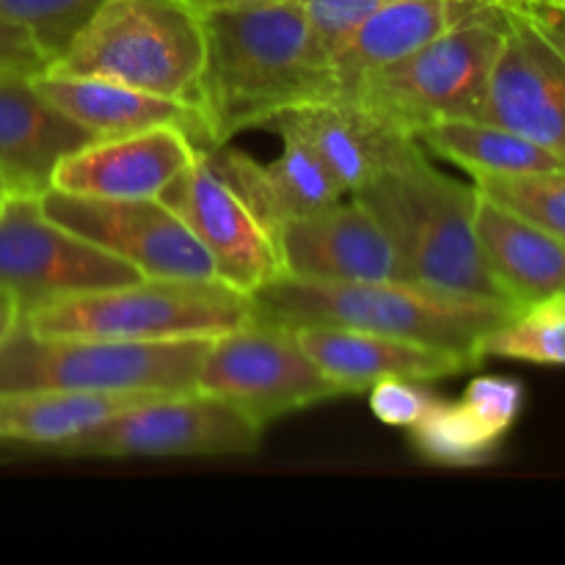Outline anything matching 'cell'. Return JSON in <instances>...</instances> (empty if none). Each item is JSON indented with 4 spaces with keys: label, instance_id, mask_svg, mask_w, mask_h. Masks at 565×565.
<instances>
[{
    "label": "cell",
    "instance_id": "6",
    "mask_svg": "<svg viewBox=\"0 0 565 565\" xmlns=\"http://www.w3.org/2000/svg\"><path fill=\"white\" fill-rule=\"evenodd\" d=\"M210 340L132 342L44 337L25 320L0 340V392H158L196 390Z\"/></svg>",
    "mask_w": 565,
    "mask_h": 565
},
{
    "label": "cell",
    "instance_id": "5",
    "mask_svg": "<svg viewBox=\"0 0 565 565\" xmlns=\"http://www.w3.org/2000/svg\"><path fill=\"white\" fill-rule=\"evenodd\" d=\"M505 28V6L489 0L406 58L373 72L351 99L412 138L447 119H478Z\"/></svg>",
    "mask_w": 565,
    "mask_h": 565
},
{
    "label": "cell",
    "instance_id": "14",
    "mask_svg": "<svg viewBox=\"0 0 565 565\" xmlns=\"http://www.w3.org/2000/svg\"><path fill=\"white\" fill-rule=\"evenodd\" d=\"M281 274L309 281H408L395 243L359 202L285 221L274 235Z\"/></svg>",
    "mask_w": 565,
    "mask_h": 565
},
{
    "label": "cell",
    "instance_id": "29",
    "mask_svg": "<svg viewBox=\"0 0 565 565\" xmlns=\"http://www.w3.org/2000/svg\"><path fill=\"white\" fill-rule=\"evenodd\" d=\"M298 3L320 47L334 55L353 36V31L390 0H298Z\"/></svg>",
    "mask_w": 565,
    "mask_h": 565
},
{
    "label": "cell",
    "instance_id": "30",
    "mask_svg": "<svg viewBox=\"0 0 565 565\" xmlns=\"http://www.w3.org/2000/svg\"><path fill=\"white\" fill-rule=\"evenodd\" d=\"M461 401L494 434L505 436L519 419V412H522L524 390L516 379H508V375H480V379L469 381Z\"/></svg>",
    "mask_w": 565,
    "mask_h": 565
},
{
    "label": "cell",
    "instance_id": "7",
    "mask_svg": "<svg viewBox=\"0 0 565 565\" xmlns=\"http://www.w3.org/2000/svg\"><path fill=\"white\" fill-rule=\"evenodd\" d=\"M252 318V296L221 279H138L61 298L22 315L44 337L132 342L215 340Z\"/></svg>",
    "mask_w": 565,
    "mask_h": 565
},
{
    "label": "cell",
    "instance_id": "18",
    "mask_svg": "<svg viewBox=\"0 0 565 565\" xmlns=\"http://www.w3.org/2000/svg\"><path fill=\"white\" fill-rule=\"evenodd\" d=\"M292 334L298 345L315 359V364L345 390V395L370 390L384 379L428 384L475 367L458 353L419 345L401 337L373 334V331L342 329V326H298Z\"/></svg>",
    "mask_w": 565,
    "mask_h": 565
},
{
    "label": "cell",
    "instance_id": "26",
    "mask_svg": "<svg viewBox=\"0 0 565 565\" xmlns=\"http://www.w3.org/2000/svg\"><path fill=\"white\" fill-rule=\"evenodd\" d=\"M483 359H516L533 364H565V290L519 309L480 340Z\"/></svg>",
    "mask_w": 565,
    "mask_h": 565
},
{
    "label": "cell",
    "instance_id": "28",
    "mask_svg": "<svg viewBox=\"0 0 565 565\" xmlns=\"http://www.w3.org/2000/svg\"><path fill=\"white\" fill-rule=\"evenodd\" d=\"M105 0H0V17L25 28L50 64Z\"/></svg>",
    "mask_w": 565,
    "mask_h": 565
},
{
    "label": "cell",
    "instance_id": "8",
    "mask_svg": "<svg viewBox=\"0 0 565 565\" xmlns=\"http://www.w3.org/2000/svg\"><path fill=\"white\" fill-rule=\"evenodd\" d=\"M263 425L221 397L193 390L160 395L103 419L50 452L70 458L248 456Z\"/></svg>",
    "mask_w": 565,
    "mask_h": 565
},
{
    "label": "cell",
    "instance_id": "35",
    "mask_svg": "<svg viewBox=\"0 0 565 565\" xmlns=\"http://www.w3.org/2000/svg\"><path fill=\"white\" fill-rule=\"evenodd\" d=\"M527 9L546 11V14H550L552 20L561 22V25L565 28V0H552V3H546V6H527Z\"/></svg>",
    "mask_w": 565,
    "mask_h": 565
},
{
    "label": "cell",
    "instance_id": "33",
    "mask_svg": "<svg viewBox=\"0 0 565 565\" xmlns=\"http://www.w3.org/2000/svg\"><path fill=\"white\" fill-rule=\"evenodd\" d=\"M191 6L196 14H207V11L218 9H241V6H259V3H276V0H182Z\"/></svg>",
    "mask_w": 565,
    "mask_h": 565
},
{
    "label": "cell",
    "instance_id": "16",
    "mask_svg": "<svg viewBox=\"0 0 565 565\" xmlns=\"http://www.w3.org/2000/svg\"><path fill=\"white\" fill-rule=\"evenodd\" d=\"M199 158L191 138L177 127L99 138L66 154L50 188L99 199H158L160 191Z\"/></svg>",
    "mask_w": 565,
    "mask_h": 565
},
{
    "label": "cell",
    "instance_id": "10",
    "mask_svg": "<svg viewBox=\"0 0 565 565\" xmlns=\"http://www.w3.org/2000/svg\"><path fill=\"white\" fill-rule=\"evenodd\" d=\"M143 279L130 263L42 213L39 193H9L0 210V287L22 315L61 298Z\"/></svg>",
    "mask_w": 565,
    "mask_h": 565
},
{
    "label": "cell",
    "instance_id": "1",
    "mask_svg": "<svg viewBox=\"0 0 565 565\" xmlns=\"http://www.w3.org/2000/svg\"><path fill=\"white\" fill-rule=\"evenodd\" d=\"M202 25L196 108L213 147L285 110L340 99L331 55L312 36L298 0L207 11Z\"/></svg>",
    "mask_w": 565,
    "mask_h": 565
},
{
    "label": "cell",
    "instance_id": "19",
    "mask_svg": "<svg viewBox=\"0 0 565 565\" xmlns=\"http://www.w3.org/2000/svg\"><path fill=\"white\" fill-rule=\"evenodd\" d=\"M39 92L70 119L97 132L99 138L127 136V132L152 130V127H177L185 132L199 152L210 149V132L196 105L180 99L141 92L125 83L99 81V77L42 75L33 77Z\"/></svg>",
    "mask_w": 565,
    "mask_h": 565
},
{
    "label": "cell",
    "instance_id": "31",
    "mask_svg": "<svg viewBox=\"0 0 565 565\" xmlns=\"http://www.w3.org/2000/svg\"><path fill=\"white\" fill-rule=\"evenodd\" d=\"M439 401L423 386V381L384 379L370 386V412L392 428H414Z\"/></svg>",
    "mask_w": 565,
    "mask_h": 565
},
{
    "label": "cell",
    "instance_id": "34",
    "mask_svg": "<svg viewBox=\"0 0 565 565\" xmlns=\"http://www.w3.org/2000/svg\"><path fill=\"white\" fill-rule=\"evenodd\" d=\"M17 320H20V307H17L14 296L0 287V340H3L11 329H14Z\"/></svg>",
    "mask_w": 565,
    "mask_h": 565
},
{
    "label": "cell",
    "instance_id": "9",
    "mask_svg": "<svg viewBox=\"0 0 565 565\" xmlns=\"http://www.w3.org/2000/svg\"><path fill=\"white\" fill-rule=\"evenodd\" d=\"M196 390L232 403L263 428L285 414L345 395L298 345L292 329L254 318L210 340Z\"/></svg>",
    "mask_w": 565,
    "mask_h": 565
},
{
    "label": "cell",
    "instance_id": "17",
    "mask_svg": "<svg viewBox=\"0 0 565 565\" xmlns=\"http://www.w3.org/2000/svg\"><path fill=\"white\" fill-rule=\"evenodd\" d=\"M36 75H0V177L9 193H42L66 154L99 141L55 108L33 83Z\"/></svg>",
    "mask_w": 565,
    "mask_h": 565
},
{
    "label": "cell",
    "instance_id": "22",
    "mask_svg": "<svg viewBox=\"0 0 565 565\" xmlns=\"http://www.w3.org/2000/svg\"><path fill=\"white\" fill-rule=\"evenodd\" d=\"M475 235L491 276L516 312L565 290V243L483 193L475 210Z\"/></svg>",
    "mask_w": 565,
    "mask_h": 565
},
{
    "label": "cell",
    "instance_id": "38",
    "mask_svg": "<svg viewBox=\"0 0 565 565\" xmlns=\"http://www.w3.org/2000/svg\"><path fill=\"white\" fill-rule=\"evenodd\" d=\"M0 188H6V182H3V177H0ZM6 191H9V188H6Z\"/></svg>",
    "mask_w": 565,
    "mask_h": 565
},
{
    "label": "cell",
    "instance_id": "36",
    "mask_svg": "<svg viewBox=\"0 0 565 565\" xmlns=\"http://www.w3.org/2000/svg\"><path fill=\"white\" fill-rule=\"evenodd\" d=\"M494 3H502V6H546V3H552V0H494Z\"/></svg>",
    "mask_w": 565,
    "mask_h": 565
},
{
    "label": "cell",
    "instance_id": "21",
    "mask_svg": "<svg viewBox=\"0 0 565 565\" xmlns=\"http://www.w3.org/2000/svg\"><path fill=\"white\" fill-rule=\"evenodd\" d=\"M489 0H390L331 55L340 99H351L373 72L406 58Z\"/></svg>",
    "mask_w": 565,
    "mask_h": 565
},
{
    "label": "cell",
    "instance_id": "25",
    "mask_svg": "<svg viewBox=\"0 0 565 565\" xmlns=\"http://www.w3.org/2000/svg\"><path fill=\"white\" fill-rule=\"evenodd\" d=\"M412 430L419 456L441 467H475L494 456L500 434L489 428L463 401H436Z\"/></svg>",
    "mask_w": 565,
    "mask_h": 565
},
{
    "label": "cell",
    "instance_id": "32",
    "mask_svg": "<svg viewBox=\"0 0 565 565\" xmlns=\"http://www.w3.org/2000/svg\"><path fill=\"white\" fill-rule=\"evenodd\" d=\"M50 66V58L42 53L31 33L17 22L0 17V75L3 72H25V75H42Z\"/></svg>",
    "mask_w": 565,
    "mask_h": 565
},
{
    "label": "cell",
    "instance_id": "27",
    "mask_svg": "<svg viewBox=\"0 0 565 565\" xmlns=\"http://www.w3.org/2000/svg\"><path fill=\"white\" fill-rule=\"evenodd\" d=\"M475 188L565 243V166L527 174H475Z\"/></svg>",
    "mask_w": 565,
    "mask_h": 565
},
{
    "label": "cell",
    "instance_id": "4",
    "mask_svg": "<svg viewBox=\"0 0 565 565\" xmlns=\"http://www.w3.org/2000/svg\"><path fill=\"white\" fill-rule=\"evenodd\" d=\"M202 14L182 0H105L47 75L99 77L196 105Z\"/></svg>",
    "mask_w": 565,
    "mask_h": 565
},
{
    "label": "cell",
    "instance_id": "12",
    "mask_svg": "<svg viewBox=\"0 0 565 565\" xmlns=\"http://www.w3.org/2000/svg\"><path fill=\"white\" fill-rule=\"evenodd\" d=\"M42 213L130 263L143 279H218L213 257L160 199H99L47 188Z\"/></svg>",
    "mask_w": 565,
    "mask_h": 565
},
{
    "label": "cell",
    "instance_id": "24",
    "mask_svg": "<svg viewBox=\"0 0 565 565\" xmlns=\"http://www.w3.org/2000/svg\"><path fill=\"white\" fill-rule=\"evenodd\" d=\"M430 152L461 166L469 174H527L563 169L565 158L530 138L483 119H447L417 136Z\"/></svg>",
    "mask_w": 565,
    "mask_h": 565
},
{
    "label": "cell",
    "instance_id": "2",
    "mask_svg": "<svg viewBox=\"0 0 565 565\" xmlns=\"http://www.w3.org/2000/svg\"><path fill=\"white\" fill-rule=\"evenodd\" d=\"M254 320L342 326L458 353L478 367L480 340L513 318L511 307L417 281H309L279 274L252 292Z\"/></svg>",
    "mask_w": 565,
    "mask_h": 565
},
{
    "label": "cell",
    "instance_id": "15",
    "mask_svg": "<svg viewBox=\"0 0 565 565\" xmlns=\"http://www.w3.org/2000/svg\"><path fill=\"white\" fill-rule=\"evenodd\" d=\"M265 127L276 130L285 141L279 158L274 163H259L248 152L232 149L226 143L207 149L202 154L215 177L235 191V196L254 213V218L276 235L285 221L296 215L315 213L329 204L340 202L342 188L326 169L307 138L292 130L285 121H268Z\"/></svg>",
    "mask_w": 565,
    "mask_h": 565
},
{
    "label": "cell",
    "instance_id": "3",
    "mask_svg": "<svg viewBox=\"0 0 565 565\" xmlns=\"http://www.w3.org/2000/svg\"><path fill=\"white\" fill-rule=\"evenodd\" d=\"M351 196L384 226L401 254L408 281L483 298L516 312L491 276L475 235L478 188L436 169L417 138Z\"/></svg>",
    "mask_w": 565,
    "mask_h": 565
},
{
    "label": "cell",
    "instance_id": "13",
    "mask_svg": "<svg viewBox=\"0 0 565 565\" xmlns=\"http://www.w3.org/2000/svg\"><path fill=\"white\" fill-rule=\"evenodd\" d=\"M158 199L174 210L207 248L221 281L252 296L281 274L274 235L254 218L235 191L210 171L202 154L180 171Z\"/></svg>",
    "mask_w": 565,
    "mask_h": 565
},
{
    "label": "cell",
    "instance_id": "23",
    "mask_svg": "<svg viewBox=\"0 0 565 565\" xmlns=\"http://www.w3.org/2000/svg\"><path fill=\"white\" fill-rule=\"evenodd\" d=\"M160 397L158 392H0V441L28 447L64 445L103 419Z\"/></svg>",
    "mask_w": 565,
    "mask_h": 565
},
{
    "label": "cell",
    "instance_id": "11",
    "mask_svg": "<svg viewBox=\"0 0 565 565\" xmlns=\"http://www.w3.org/2000/svg\"><path fill=\"white\" fill-rule=\"evenodd\" d=\"M505 39L478 119L565 158V28L527 6H505Z\"/></svg>",
    "mask_w": 565,
    "mask_h": 565
},
{
    "label": "cell",
    "instance_id": "20",
    "mask_svg": "<svg viewBox=\"0 0 565 565\" xmlns=\"http://www.w3.org/2000/svg\"><path fill=\"white\" fill-rule=\"evenodd\" d=\"M270 121H285L301 132L345 193H356L375 180L412 141V136L384 125L353 99L303 105L276 114Z\"/></svg>",
    "mask_w": 565,
    "mask_h": 565
},
{
    "label": "cell",
    "instance_id": "37",
    "mask_svg": "<svg viewBox=\"0 0 565 565\" xmlns=\"http://www.w3.org/2000/svg\"><path fill=\"white\" fill-rule=\"evenodd\" d=\"M6 196H9V191H6V188H0V210H3V204H6Z\"/></svg>",
    "mask_w": 565,
    "mask_h": 565
}]
</instances>
